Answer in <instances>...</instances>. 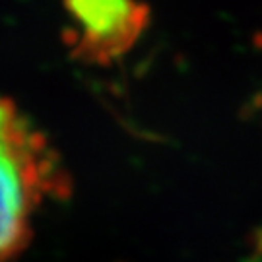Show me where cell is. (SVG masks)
Masks as SVG:
<instances>
[{"label": "cell", "instance_id": "2", "mask_svg": "<svg viewBox=\"0 0 262 262\" xmlns=\"http://www.w3.org/2000/svg\"><path fill=\"white\" fill-rule=\"evenodd\" d=\"M70 19V56L107 66L130 51L150 24L142 0H64Z\"/></svg>", "mask_w": 262, "mask_h": 262}, {"label": "cell", "instance_id": "1", "mask_svg": "<svg viewBox=\"0 0 262 262\" xmlns=\"http://www.w3.org/2000/svg\"><path fill=\"white\" fill-rule=\"evenodd\" d=\"M70 175L47 134L12 97L0 95V262L26 253L35 217L70 196Z\"/></svg>", "mask_w": 262, "mask_h": 262}]
</instances>
